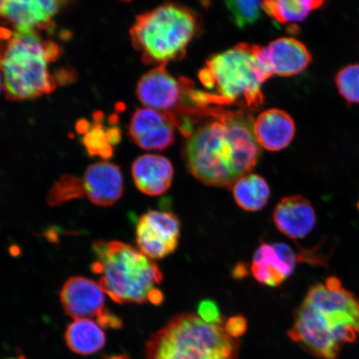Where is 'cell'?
<instances>
[{
    "label": "cell",
    "mask_w": 359,
    "mask_h": 359,
    "mask_svg": "<svg viewBox=\"0 0 359 359\" xmlns=\"http://www.w3.org/2000/svg\"><path fill=\"white\" fill-rule=\"evenodd\" d=\"M181 224L176 215L151 210L142 215L136 227L139 250L151 259H161L177 250Z\"/></svg>",
    "instance_id": "10"
},
{
    "label": "cell",
    "mask_w": 359,
    "mask_h": 359,
    "mask_svg": "<svg viewBox=\"0 0 359 359\" xmlns=\"http://www.w3.org/2000/svg\"><path fill=\"white\" fill-rule=\"evenodd\" d=\"M8 1V0H0V16H1L2 13L4 10V8H6Z\"/></svg>",
    "instance_id": "30"
},
{
    "label": "cell",
    "mask_w": 359,
    "mask_h": 359,
    "mask_svg": "<svg viewBox=\"0 0 359 359\" xmlns=\"http://www.w3.org/2000/svg\"><path fill=\"white\" fill-rule=\"evenodd\" d=\"M273 221L283 235L299 240L311 234L316 227L317 215L311 201L300 195L290 196L276 205Z\"/></svg>",
    "instance_id": "15"
},
{
    "label": "cell",
    "mask_w": 359,
    "mask_h": 359,
    "mask_svg": "<svg viewBox=\"0 0 359 359\" xmlns=\"http://www.w3.org/2000/svg\"><path fill=\"white\" fill-rule=\"evenodd\" d=\"M263 0H224L233 21L240 29H244L258 21L262 13Z\"/></svg>",
    "instance_id": "25"
},
{
    "label": "cell",
    "mask_w": 359,
    "mask_h": 359,
    "mask_svg": "<svg viewBox=\"0 0 359 359\" xmlns=\"http://www.w3.org/2000/svg\"><path fill=\"white\" fill-rule=\"evenodd\" d=\"M299 255L288 245L262 243L255 251L251 273L260 284L277 287L293 273Z\"/></svg>",
    "instance_id": "14"
},
{
    "label": "cell",
    "mask_w": 359,
    "mask_h": 359,
    "mask_svg": "<svg viewBox=\"0 0 359 359\" xmlns=\"http://www.w3.org/2000/svg\"><path fill=\"white\" fill-rule=\"evenodd\" d=\"M65 340L72 351L81 355H90L105 346L106 335L102 327L95 320L79 318L67 326Z\"/></svg>",
    "instance_id": "19"
},
{
    "label": "cell",
    "mask_w": 359,
    "mask_h": 359,
    "mask_svg": "<svg viewBox=\"0 0 359 359\" xmlns=\"http://www.w3.org/2000/svg\"><path fill=\"white\" fill-rule=\"evenodd\" d=\"M249 112L222 110L187 138L182 156L193 177L205 185L231 187L258 163L260 147Z\"/></svg>",
    "instance_id": "1"
},
{
    "label": "cell",
    "mask_w": 359,
    "mask_h": 359,
    "mask_svg": "<svg viewBox=\"0 0 359 359\" xmlns=\"http://www.w3.org/2000/svg\"><path fill=\"white\" fill-rule=\"evenodd\" d=\"M197 316L208 324L222 325L224 318L217 303L214 300H202L197 308Z\"/></svg>",
    "instance_id": "26"
},
{
    "label": "cell",
    "mask_w": 359,
    "mask_h": 359,
    "mask_svg": "<svg viewBox=\"0 0 359 359\" xmlns=\"http://www.w3.org/2000/svg\"><path fill=\"white\" fill-rule=\"evenodd\" d=\"M2 41L0 70L8 100H32L55 91L57 80L49 73L48 62L60 57L56 43L43 41L37 32L15 31Z\"/></svg>",
    "instance_id": "5"
},
{
    "label": "cell",
    "mask_w": 359,
    "mask_h": 359,
    "mask_svg": "<svg viewBox=\"0 0 359 359\" xmlns=\"http://www.w3.org/2000/svg\"><path fill=\"white\" fill-rule=\"evenodd\" d=\"M132 174L139 191L147 196H156L163 195L172 186L174 168L165 157L146 154L135 160Z\"/></svg>",
    "instance_id": "18"
},
{
    "label": "cell",
    "mask_w": 359,
    "mask_h": 359,
    "mask_svg": "<svg viewBox=\"0 0 359 359\" xmlns=\"http://www.w3.org/2000/svg\"><path fill=\"white\" fill-rule=\"evenodd\" d=\"M201 28L197 13L170 2L138 15L130 37L146 65H165L186 56L188 45Z\"/></svg>",
    "instance_id": "6"
},
{
    "label": "cell",
    "mask_w": 359,
    "mask_h": 359,
    "mask_svg": "<svg viewBox=\"0 0 359 359\" xmlns=\"http://www.w3.org/2000/svg\"><path fill=\"white\" fill-rule=\"evenodd\" d=\"M104 291L98 283L82 276L69 278L62 286L60 299L67 316L95 320L102 327L119 329L122 321L105 308Z\"/></svg>",
    "instance_id": "9"
},
{
    "label": "cell",
    "mask_w": 359,
    "mask_h": 359,
    "mask_svg": "<svg viewBox=\"0 0 359 359\" xmlns=\"http://www.w3.org/2000/svg\"><path fill=\"white\" fill-rule=\"evenodd\" d=\"M231 187L237 205L246 212H259L268 203L271 196V189L266 179L257 174L245 175Z\"/></svg>",
    "instance_id": "22"
},
{
    "label": "cell",
    "mask_w": 359,
    "mask_h": 359,
    "mask_svg": "<svg viewBox=\"0 0 359 359\" xmlns=\"http://www.w3.org/2000/svg\"><path fill=\"white\" fill-rule=\"evenodd\" d=\"M294 318L290 339L318 358L335 359L359 337V299L334 276L309 290Z\"/></svg>",
    "instance_id": "2"
},
{
    "label": "cell",
    "mask_w": 359,
    "mask_h": 359,
    "mask_svg": "<svg viewBox=\"0 0 359 359\" xmlns=\"http://www.w3.org/2000/svg\"><path fill=\"white\" fill-rule=\"evenodd\" d=\"M255 137L259 145L269 151H280L293 142L296 126L293 118L284 110L268 109L254 121Z\"/></svg>",
    "instance_id": "17"
},
{
    "label": "cell",
    "mask_w": 359,
    "mask_h": 359,
    "mask_svg": "<svg viewBox=\"0 0 359 359\" xmlns=\"http://www.w3.org/2000/svg\"><path fill=\"white\" fill-rule=\"evenodd\" d=\"M334 83L339 95L348 104L359 103V64H351L337 72Z\"/></svg>",
    "instance_id": "24"
},
{
    "label": "cell",
    "mask_w": 359,
    "mask_h": 359,
    "mask_svg": "<svg viewBox=\"0 0 359 359\" xmlns=\"http://www.w3.org/2000/svg\"><path fill=\"white\" fill-rule=\"evenodd\" d=\"M259 61L269 78L272 76L292 77L303 73L311 65V51L299 40L280 38L266 47L259 45Z\"/></svg>",
    "instance_id": "11"
},
{
    "label": "cell",
    "mask_w": 359,
    "mask_h": 359,
    "mask_svg": "<svg viewBox=\"0 0 359 359\" xmlns=\"http://www.w3.org/2000/svg\"><path fill=\"white\" fill-rule=\"evenodd\" d=\"M103 114H93V123L83 134V144L90 156H100L102 160H109L114 156V147L119 144L122 139L121 130L114 123L110 127L102 124Z\"/></svg>",
    "instance_id": "20"
},
{
    "label": "cell",
    "mask_w": 359,
    "mask_h": 359,
    "mask_svg": "<svg viewBox=\"0 0 359 359\" xmlns=\"http://www.w3.org/2000/svg\"><path fill=\"white\" fill-rule=\"evenodd\" d=\"M241 341L197 314H177L147 340L145 359H239Z\"/></svg>",
    "instance_id": "7"
},
{
    "label": "cell",
    "mask_w": 359,
    "mask_h": 359,
    "mask_svg": "<svg viewBox=\"0 0 359 359\" xmlns=\"http://www.w3.org/2000/svg\"><path fill=\"white\" fill-rule=\"evenodd\" d=\"M175 127L167 114L143 107L134 112L129 135L135 144L146 151H164L175 142Z\"/></svg>",
    "instance_id": "12"
},
{
    "label": "cell",
    "mask_w": 359,
    "mask_h": 359,
    "mask_svg": "<svg viewBox=\"0 0 359 359\" xmlns=\"http://www.w3.org/2000/svg\"><path fill=\"white\" fill-rule=\"evenodd\" d=\"M103 359H132L131 358L128 357V355H125V354H121V355H114V356H109L106 357Z\"/></svg>",
    "instance_id": "29"
},
{
    "label": "cell",
    "mask_w": 359,
    "mask_h": 359,
    "mask_svg": "<svg viewBox=\"0 0 359 359\" xmlns=\"http://www.w3.org/2000/svg\"><path fill=\"white\" fill-rule=\"evenodd\" d=\"M224 330L232 338L239 339L247 330L246 318L241 314L229 318L224 323Z\"/></svg>",
    "instance_id": "27"
},
{
    "label": "cell",
    "mask_w": 359,
    "mask_h": 359,
    "mask_svg": "<svg viewBox=\"0 0 359 359\" xmlns=\"http://www.w3.org/2000/svg\"><path fill=\"white\" fill-rule=\"evenodd\" d=\"M194 86L191 80L174 78L165 65H160L138 81L137 96L146 107L167 114L182 136L188 137L203 115L191 97Z\"/></svg>",
    "instance_id": "8"
},
{
    "label": "cell",
    "mask_w": 359,
    "mask_h": 359,
    "mask_svg": "<svg viewBox=\"0 0 359 359\" xmlns=\"http://www.w3.org/2000/svg\"><path fill=\"white\" fill-rule=\"evenodd\" d=\"M0 50H1V41H0Z\"/></svg>",
    "instance_id": "33"
},
{
    "label": "cell",
    "mask_w": 359,
    "mask_h": 359,
    "mask_svg": "<svg viewBox=\"0 0 359 359\" xmlns=\"http://www.w3.org/2000/svg\"><path fill=\"white\" fill-rule=\"evenodd\" d=\"M246 271L243 266H238L234 272V276L236 278H242L245 276Z\"/></svg>",
    "instance_id": "28"
},
{
    "label": "cell",
    "mask_w": 359,
    "mask_h": 359,
    "mask_svg": "<svg viewBox=\"0 0 359 359\" xmlns=\"http://www.w3.org/2000/svg\"><path fill=\"white\" fill-rule=\"evenodd\" d=\"M327 0H263L262 10L278 25H294L306 20L325 6Z\"/></svg>",
    "instance_id": "21"
},
{
    "label": "cell",
    "mask_w": 359,
    "mask_h": 359,
    "mask_svg": "<svg viewBox=\"0 0 359 359\" xmlns=\"http://www.w3.org/2000/svg\"><path fill=\"white\" fill-rule=\"evenodd\" d=\"M67 0H8L2 17L15 32L32 33L51 28L53 19ZM38 33V32H37Z\"/></svg>",
    "instance_id": "13"
},
{
    "label": "cell",
    "mask_w": 359,
    "mask_h": 359,
    "mask_svg": "<svg viewBox=\"0 0 359 359\" xmlns=\"http://www.w3.org/2000/svg\"><path fill=\"white\" fill-rule=\"evenodd\" d=\"M2 88V75H1V70H0V91H1Z\"/></svg>",
    "instance_id": "31"
},
{
    "label": "cell",
    "mask_w": 359,
    "mask_h": 359,
    "mask_svg": "<svg viewBox=\"0 0 359 359\" xmlns=\"http://www.w3.org/2000/svg\"><path fill=\"white\" fill-rule=\"evenodd\" d=\"M85 195L93 204L110 206L122 198L123 177L114 163L101 161L88 168L83 178Z\"/></svg>",
    "instance_id": "16"
},
{
    "label": "cell",
    "mask_w": 359,
    "mask_h": 359,
    "mask_svg": "<svg viewBox=\"0 0 359 359\" xmlns=\"http://www.w3.org/2000/svg\"><path fill=\"white\" fill-rule=\"evenodd\" d=\"M259 45L241 43L215 55L199 72L206 105L237 106L257 111L264 103L262 84L269 77L258 55Z\"/></svg>",
    "instance_id": "3"
},
{
    "label": "cell",
    "mask_w": 359,
    "mask_h": 359,
    "mask_svg": "<svg viewBox=\"0 0 359 359\" xmlns=\"http://www.w3.org/2000/svg\"><path fill=\"white\" fill-rule=\"evenodd\" d=\"M123 1H131V0H123Z\"/></svg>",
    "instance_id": "34"
},
{
    "label": "cell",
    "mask_w": 359,
    "mask_h": 359,
    "mask_svg": "<svg viewBox=\"0 0 359 359\" xmlns=\"http://www.w3.org/2000/svg\"><path fill=\"white\" fill-rule=\"evenodd\" d=\"M84 196L83 180L72 175H64L49 191L48 203L51 206H60L67 201L83 198Z\"/></svg>",
    "instance_id": "23"
},
{
    "label": "cell",
    "mask_w": 359,
    "mask_h": 359,
    "mask_svg": "<svg viewBox=\"0 0 359 359\" xmlns=\"http://www.w3.org/2000/svg\"><path fill=\"white\" fill-rule=\"evenodd\" d=\"M358 208H359V204H358Z\"/></svg>",
    "instance_id": "35"
},
{
    "label": "cell",
    "mask_w": 359,
    "mask_h": 359,
    "mask_svg": "<svg viewBox=\"0 0 359 359\" xmlns=\"http://www.w3.org/2000/svg\"><path fill=\"white\" fill-rule=\"evenodd\" d=\"M6 359H25V358H22V357H16V358H6Z\"/></svg>",
    "instance_id": "32"
},
{
    "label": "cell",
    "mask_w": 359,
    "mask_h": 359,
    "mask_svg": "<svg viewBox=\"0 0 359 359\" xmlns=\"http://www.w3.org/2000/svg\"><path fill=\"white\" fill-rule=\"evenodd\" d=\"M93 250L96 260L92 271L100 275L98 284L114 302L155 305L163 302V291L157 288L163 280V273L154 259L118 241H96Z\"/></svg>",
    "instance_id": "4"
}]
</instances>
